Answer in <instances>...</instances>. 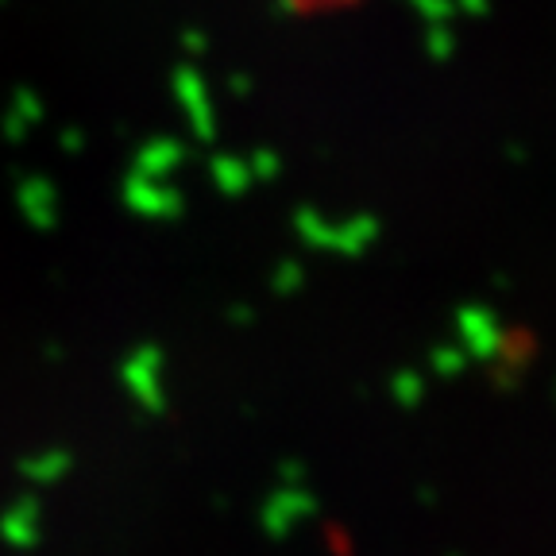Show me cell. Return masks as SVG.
<instances>
[{
	"label": "cell",
	"instance_id": "6da1fadb",
	"mask_svg": "<svg viewBox=\"0 0 556 556\" xmlns=\"http://www.w3.org/2000/svg\"><path fill=\"white\" fill-rule=\"evenodd\" d=\"M287 9L302 12V16H321V12H340L348 4H356V0H282Z\"/></svg>",
	"mask_w": 556,
	"mask_h": 556
}]
</instances>
